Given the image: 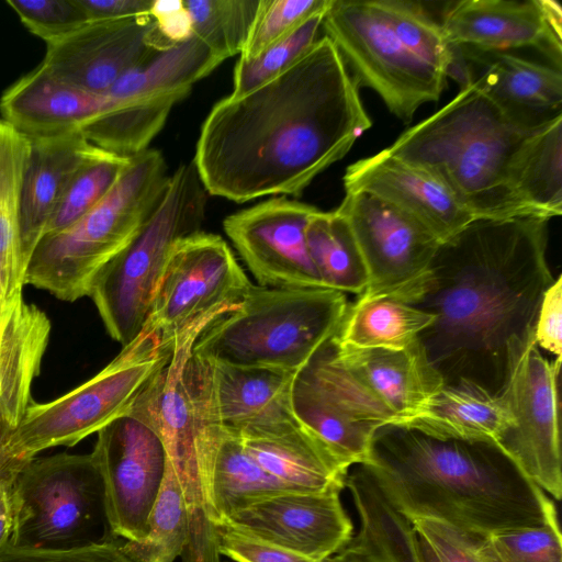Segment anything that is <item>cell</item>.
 I'll return each instance as SVG.
<instances>
[{"mask_svg": "<svg viewBox=\"0 0 562 562\" xmlns=\"http://www.w3.org/2000/svg\"><path fill=\"white\" fill-rule=\"evenodd\" d=\"M371 126L360 87L324 35L277 77L220 100L192 162L215 196H297Z\"/></svg>", "mask_w": 562, "mask_h": 562, "instance_id": "obj_1", "label": "cell"}, {"mask_svg": "<svg viewBox=\"0 0 562 562\" xmlns=\"http://www.w3.org/2000/svg\"><path fill=\"white\" fill-rule=\"evenodd\" d=\"M549 220L475 218L440 241L409 304L434 315L418 341L445 385L501 394L536 344Z\"/></svg>", "mask_w": 562, "mask_h": 562, "instance_id": "obj_2", "label": "cell"}, {"mask_svg": "<svg viewBox=\"0 0 562 562\" xmlns=\"http://www.w3.org/2000/svg\"><path fill=\"white\" fill-rule=\"evenodd\" d=\"M359 465L409 520H439L477 538L539 526L557 514L552 499L494 442L439 439L387 424Z\"/></svg>", "mask_w": 562, "mask_h": 562, "instance_id": "obj_3", "label": "cell"}, {"mask_svg": "<svg viewBox=\"0 0 562 562\" xmlns=\"http://www.w3.org/2000/svg\"><path fill=\"white\" fill-rule=\"evenodd\" d=\"M535 127L512 119L471 82L386 150L436 176L475 218L530 217L512 188L510 172Z\"/></svg>", "mask_w": 562, "mask_h": 562, "instance_id": "obj_4", "label": "cell"}, {"mask_svg": "<svg viewBox=\"0 0 562 562\" xmlns=\"http://www.w3.org/2000/svg\"><path fill=\"white\" fill-rule=\"evenodd\" d=\"M236 306L212 311L179 335L170 359L132 406L158 431L182 492L189 522L183 562H222L207 498V473L224 428L215 409L211 366L192 347L205 327Z\"/></svg>", "mask_w": 562, "mask_h": 562, "instance_id": "obj_5", "label": "cell"}, {"mask_svg": "<svg viewBox=\"0 0 562 562\" xmlns=\"http://www.w3.org/2000/svg\"><path fill=\"white\" fill-rule=\"evenodd\" d=\"M348 305L346 293L328 288L251 285L205 327L192 352L210 362L296 373L337 334Z\"/></svg>", "mask_w": 562, "mask_h": 562, "instance_id": "obj_6", "label": "cell"}, {"mask_svg": "<svg viewBox=\"0 0 562 562\" xmlns=\"http://www.w3.org/2000/svg\"><path fill=\"white\" fill-rule=\"evenodd\" d=\"M169 176L158 150L133 157L108 195L67 228L44 236L24 284L74 302L89 296L100 271L137 235L160 202Z\"/></svg>", "mask_w": 562, "mask_h": 562, "instance_id": "obj_7", "label": "cell"}, {"mask_svg": "<svg viewBox=\"0 0 562 562\" xmlns=\"http://www.w3.org/2000/svg\"><path fill=\"white\" fill-rule=\"evenodd\" d=\"M173 344L139 334L88 381L50 402L31 404L0 449V476L14 480L38 452L72 447L127 413L168 362Z\"/></svg>", "mask_w": 562, "mask_h": 562, "instance_id": "obj_8", "label": "cell"}, {"mask_svg": "<svg viewBox=\"0 0 562 562\" xmlns=\"http://www.w3.org/2000/svg\"><path fill=\"white\" fill-rule=\"evenodd\" d=\"M205 206L206 191L193 162L179 166L150 217L94 280L89 296L109 335L123 347L143 329L173 244L200 232Z\"/></svg>", "mask_w": 562, "mask_h": 562, "instance_id": "obj_9", "label": "cell"}, {"mask_svg": "<svg viewBox=\"0 0 562 562\" xmlns=\"http://www.w3.org/2000/svg\"><path fill=\"white\" fill-rule=\"evenodd\" d=\"M13 496L11 547L70 551L115 542L91 453L32 459L15 475Z\"/></svg>", "mask_w": 562, "mask_h": 562, "instance_id": "obj_10", "label": "cell"}, {"mask_svg": "<svg viewBox=\"0 0 562 562\" xmlns=\"http://www.w3.org/2000/svg\"><path fill=\"white\" fill-rule=\"evenodd\" d=\"M322 27L358 86L373 90L402 122L440 99L447 77L401 42L372 0H330Z\"/></svg>", "mask_w": 562, "mask_h": 562, "instance_id": "obj_11", "label": "cell"}, {"mask_svg": "<svg viewBox=\"0 0 562 562\" xmlns=\"http://www.w3.org/2000/svg\"><path fill=\"white\" fill-rule=\"evenodd\" d=\"M251 285L221 236L182 237L170 250L139 334L172 345L200 317L238 304Z\"/></svg>", "mask_w": 562, "mask_h": 562, "instance_id": "obj_12", "label": "cell"}, {"mask_svg": "<svg viewBox=\"0 0 562 562\" xmlns=\"http://www.w3.org/2000/svg\"><path fill=\"white\" fill-rule=\"evenodd\" d=\"M292 408L297 422L348 468L362 464L378 429L394 423L340 364L331 339L296 372Z\"/></svg>", "mask_w": 562, "mask_h": 562, "instance_id": "obj_13", "label": "cell"}, {"mask_svg": "<svg viewBox=\"0 0 562 562\" xmlns=\"http://www.w3.org/2000/svg\"><path fill=\"white\" fill-rule=\"evenodd\" d=\"M93 456L115 537L139 541L166 475L168 457L154 426L131 409L99 430Z\"/></svg>", "mask_w": 562, "mask_h": 562, "instance_id": "obj_14", "label": "cell"}, {"mask_svg": "<svg viewBox=\"0 0 562 562\" xmlns=\"http://www.w3.org/2000/svg\"><path fill=\"white\" fill-rule=\"evenodd\" d=\"M337 211L348 222L367 268L362 294L395 295L408 303L426 278L440 244L437 236L408 213L366 192L346 193Z\"/></svg>", "mask_w": 562, "mask_h": 562, "instance_id": "obj_15", "label": "cell"}, {"mask_svg": "<svg viewBox=\"0 0 562 562\" xmlns=\"http://www.w3.org/2000/svg\"><path fill=\"white\" fill-rule=\"evenodd\" d=\"M562 360L535 344L503 390L513 416L497 446L527 479L555 501L562 497L558 384Z\"/></svg>", "mask_w": 562, "mask_h": 562, "instance_id": "obj_16", "label": "cell"}, {"mask_svg": "<svg viewBox=\"0 0 562 562\" xmlns=\"http://www.w3.org/2000/svg\"><path fill=\"white\" fill-rule=\"evenodd\" d=\"M316 210L276 196L231 214L223 227L261 286L325 288L305 237L306 225Z\"/></svg>", "mask_w": 562, "mask_h": 562, "instance_id": "obj_17", "label": "cell"}, {"mask_svg": "<svg viewBox=\"0 0 562 562\" xmlns=\"http://www.w3.org/2000/svg\"><path fill=\"white\" fill-rule=\"evenodd\" d=\"M172 45L150 15L97 20L46 44L41 64L78 88L105 94L124 75Z\"/></svg>", "mask_w": 562, "mask_h": 562, "instance_id": "obj_18", "label": "cell"}, {"mask_svg": "<svg viewBox=\"0 0 562 562\" xmlns=\"http://www.w3.org/2000/svg\"><path fill=\"white\" fill-rule=\"evenodd\" d=\"M441 26L454 46L532 48L561 70L562 9L553 0H461L446 3Z\"/></svg>", "mask_w": 562, "mask_h": 562, "instance_id": "obj_19", "label": "cell"}, {"mask_svg": "<svg viewBox=\"0 0 562 562\" xmlns=\"http://www.w3.org/2000/svg\"><path fill=\"white\" fill-rule=\"evenodd\" d=\"M339 494L281 492L250 504L222 525L323 562L353 537Z\"/></svg>", "mask_w": 562, "mask_h": 562, "instance_id": "obj_20", "label": "cell"}, {"mask_svg": "<svg viewBox=\"0 0 562 562\" xmlns=\"http://www.w3.org/2000/svg\"><path fill=\"white\" fill-rule=\"evenodd\" d=\"M342 182L345 193L366 192L389 202L418 220L440 241L475 220L441 180L386 148L349 165Z\"/></svg>", "mask_w": 562, "mask_h": 562, "instance_id": "obj_21", "label": "cell"}, {"mask_svg": "<svg viewBox=\"0 0 562 562\" xmlns=\"http://www.w3.org/2000/svg\"><path fill=\"white\" fill-rule=\"evenodd\" d=\"M29 139L30 154L23 176L20 214L25 271L72 180L83 168L108 153L87 140L81 132Z\"/></svg>", "mask_w": 562, "mask_h": 562, "instance_id": "obj_22", "label": "cell"}, {"mask_svg": "<svg viewBox=\"0 0 562 562\" xmlns=\"http://www.w3.org/2000/svg\"><path fill=\"white\" fill-rule=\"evenodd\" d=\"M209 363L215 409L225 431L240 439L257 438L299 423L292 408L296 373Z\"/></svg>", "mask_w": 562, "mask_h": 562, "instance_id": "obj_23", "label": "cell"}, {"mask_svg": "<svg viewBox=\"0 0 562 562\" xmlns=\"http://www.w3.org/2000/svg\"><path fill=\"white\" fill-rule=\"evenodd\" d=\"M117 101L78 88L40 64L10 86L0 99L2 120L27 137L80 132Z\"/></svg>", "mask_w": 562, "mask_h": 562, "instance_id": "obj_24", "label": "cell"}, {"mask_svg": "<svg viewBox=\"0 0 562 562\" xmlns=\"http://www.w3.org/2000/svg\"><path fill=\"white\" fill-rule=\"evenodd\" d=\"M340 364L378 403L402 424L415 416L445 384L417 340L402 350L338 345Z\"/></svg>", "mask_w": 562, "mask_h": 562, "instance_id": "obj_25", "label": "cell"}, {"mask_svg": "<svg viewBox=\"0 0 562 562\" xmlns=\"http://www.w3.org/2000/svg\"><path fill=\"white\" fill-rule=\"evenodd\" d=\"M459 47L471 82L515 121L537 126L562 114L560 69L507 52Z\"/></svg>", "mask_w": 562, "mask_h": 562, "instance_id": "obj_26", "label": "cell"}, {"mask_svg": "<svg viewBox=\"0 0 562 562\" xmlns=\"http://www.w3.org/2000/svg\"><path fill=\"white\" fill-rule=\"evenodd\" d=\"M50 329L46 313L23 299L0 323V449L31 405Z\"/></svg>", "mask_w": 562, "mask_h": 562, "instance_id": "obj_27", "label": "cell"}, {"mask_svg": "<svg viewBox=\"0 0 562 562\" xmlns=\"http://www.w3.org/2000/svg\"><path fill=\"white\" fill-rule=\"evenodd\" d=\"M346 487L360 519V530L323 562H425L413 522L385 499L362 467L348 473Z\"/></svg>", "mask_w": 562, "mask_h": 562, "instance_id": "obj_28", "label": "cell"}, {"mask_svg": "<svg viewBox=\"0 0 562 562\" xmlns=\"http://www.w3.org/2000/svg\"><path fill=\"white\" fill-rule=\"evenodd\" d=\"M240 440L255 461L290 491L341 492L346 487L350 468L300 423L276 434Z\"/></svg>", "mask_w": 562, "mask_h": 562, "instance_id": "obj_29", "label": "cell"}, {"mask_svg": "<svg viewBox=\"0 0 562 562\" xmlns=\"http://www.w3.org/2000/svg\"><path fill=\"white\" fill-rule=\"evenodd\" d=\"M505 394L470 384L443 385L402 425L439 439L497 443L512 425Z\"/></svg>", "mask_w": 562, "mask_h": 562, "instance_id": "obj_30", "label": "cell"}, {"mask_svg": "<svg viewBox=\"0 0 562 562\" xmlns=\"http://www.w3.org/2000/svg\"><path fill=\"white\" fill-rule=\"evenodd\" d=\"M29 154V137L0 119V323L23 299L20 214Z\"/></svg>", "mask_w": 562, "mask_h": 562, "instance_id": "obj_31", "label": "cell"}, {"mask_svg": "<svg viewBox=\"0 0 562 562\" xmlns=\"http://www.w3.org/2000/svg\"><path fill=\"white\" fill-rule=\"evenodd\" d=\"M512 188L530 217L562 213V114L536 126L520 144L510 172Z\"/></svg>", "mask_w": 562, "mask_h": 562, "instance_id": "obj_32", "label": "cell"}, {"mask_svg": "<svg viewBox=\"0 0 562 562\" xmlns=\"http://www.w3.org/2000/svg\"><path fill=\"white\" fill-rule=\"evenodd\" d=\"M432 321L434 315L400 296L361 294L348 305L333 340L356 348L402 350L414 345Z\"/></svg>", "mask_w": 562, "mask_h": 562, "instance_id": "obj_33", "label": "cell"}, {"mask_svg": "<svg viewBox=\"0 0 562 562\" xmlns=\"http://www.w3.org/2000/svg\"><path fill=\"white\" fill-rule=\"evenodd\" d=\"M285 491L290 490L255 461L237 436L224 430L207 473V498L216 528L250 504Z\"/></svg>", "mask_w": 562, "mask_h": 562, "instance_id": "obj_34", "label": "cell"}, {"mask_svg": "<svg viewBox=\"0 0 562 562\" xmlns=\"http://www.w3.org/2000/svg\"><path fill=\"white\" fill-rule=\"evenodd\" d=\"M221 63L200 38L192 35L124 75L108 94L116 101L175 92L189 94L193 83Z\"/></svg>", "mask_w": 562, "mask_h": 562, "instance_id": "obj_35", "label": "cell"}, {"mask_svg": "<svg viewBox=\"0 0 562 562\" xmlns=\"http://www.w3.org/2000/svg\"><path fill=\"white\" fill-rule=\"evenodd\" d=\"M187 95L175 92L117 101L113 109L89 122L80 132L108 153L133 157L147 149L173 105Z\"/></svg>", "mask_w": 562, "mask_h": 562, "instance_id": "obj_36", "label": "cell"}, {"mask_svg": "<svg viewBox=\"0 0 562 562\" xmlns=\"http://www.w3.org/2000/svg\"><path fill=\"white\" fill-rule=\"evenodd\" d=\"M312 262L325 288L360 295L368 285L367 268L346 218L337 209L316 210L305 229Z\"/></svg>", "mask_w": 562, "mask_h": 562, "instance_id": "obj_37", "label": "cell"}, {"mask_svg": "<svg viewBox=\"0 0 562 562\" xmlns=\"http://www.w3.org/2000/svg\"><path fill=\"white\" fill-rule=\"evenodd\" d=\"M147 527L145 538L139 541L126 540L121 546L133 562H175L182 557L189 538L188 514L169 462Z\"/></svg>", "mask_w": 562, "mask_h": 562, "instance_id": "obj_38", "label": "cell"}, {"mask_svg": "<svg viewBox=\"0 0 562 562\" xmlns=\"http://www.w3.org/2000/svg\"><path fill=\"white\" fill-rule=\"evenodd\" d=\"M401 42L424 61L451 78L458 47L451 45L441 22L418 1L372 0Z\"/></svg>", "mask_w": 562, "mask_h": 562, "instance_id": "obj_39", "label": "cell"}, {"mask_svg": "<svg viewBox=\"0 0 562 562\" xmlns=\"http://www.w3.org/2000/svg\"><path fill=\"white\" fill-rule=\"evenodd\" d=\"M183 5L193 35L223 63L243 52L259 0H183Z\"/></svg>", "mask_w": 562, "mask_h": 562, "instance_id": "obj_40", "label": "cell"}, {"mask_svg": "<svg viewBox=\"0 0 562 562\" xmlns=\"http://www.w3.org/2000/svg\"><path fill=\"white\" fill-rule=\"evenodd\" d=\"M128 161L130 157L106 153L83 168L58 203L44 236L67 228L98 205L113 189Z\"/></svg>", "mask_w": 562, "mask_h": 562, "instance_id": "obj_41", "label": "cell"}, {"mask_svg": "<svg viewBox=\"0 0 562 562\" xmlns=\"http://www.w3.org/2000/svg\"><path fill=\"white\" fill-rule=\"evenodd\" d=\"M327 9L312 15L292 34L268 47L258 57L238 58L231 94H244L277 77L294 64L318 40L317 34Z\"/></svg>", "mask_w": 562, "mask_h": 562, "instance_id": "obj_42", "label": "cell"}, {"mask_svg": "<svg viewBox=\"0 0 562 562\" xmlns=\"http://www.w3.org/2000/svg\"><path fill=\"white\" fill-rule=\"evenodd\" d=\"M484 562H562L558 515L539 526L506 530L479 542Z\"/></svg>", "mask_w": 562, "mask_h": 562, "instance_id": "obj_43", "label": "cell"}, {"mask_svg": "<svg viewBox=\"0 0 562 562\" xmlns=\"http://www.w3.org/2000/svg\"><path fill=\"white\" fill-rule=\"evenodd\" d=\"M330 0H259L247 42L239 58L254 59L288 37L306 20L328 8Z\"/></svg>", "mask_w": 562, "mask_h": 562, "instance_id": "obj_44", "label": "cell"}, {"mask_svg": "<svg viewBox=\"0 0 562 562\" xmlns=\"http://www.w3.org/2000/svg\"><path fill=\"white\" fill-rule=\"evenodd\" d=\"M7 4L46 44L68 36L89 22L78 0H8Z\"/></svg>", "mask_w": 562, "mask_h": 562, "instance_id": "obj_45", "label": "cell"}, {"mask_svg": "<svg viewBox=\"0 0 562 562\" xmlns=\"http://www.w3.org/2000/svg\"><path fill=\"white\" fill-rule=\"evenodd\" d=\"M217 535L220 554L235 562H319L228 525L218 526Z\"/></svg>", "mask_w": 562, "mask_h": 562, "instance_id": "obj_46", "label": "cell"}, {"mask_svg": "<svg viewBox=\"0 0 562 562\" xmlns=\"http://www.w3.org/2000/svg\"><path fill=\"white\" fill-rule=\"evenodd\" d=\"M411 521L418 536L431 546L441 562H484L479 549L483 538L464 533L435 519L416 518Z\"/></svg>", "mask_w": 562, "mask_h": 562, "instance_id": "obj_47", "label": "cell"}, {"mask_svg": "<svg viewBox=\"0 0 562 562\" xmlns=\"http://www.w3.org/2000/svg\"><path fill=\"white\" fill-rule=\"evenodd\" d=\"M0 562H133L116 542L70 551L35 550L7 547Z\"/></svg>", "mask_w": 562, "mask_h": 562, "instance_id": "obj_48", "label": "cell"}, {"mask_svg": "<svg viewBox=\"0 0 562 562\" xmlns=\"http://www.w3.org/2000/svg\"><path fill=\"white\" fill-rule=\"evenodd\" d=\"M539 348L562 360V276L549 285L543 293L535 330Z\"/></svg>", "mask_w": 562, "mask_h": 562, "instance_id": "obj_49", "label": "cell"}, {"mask_svg": "<svg viewBox=\"0 0 562 562\" xmlns=\"http://www.w3.org/2000/svg\"><path fill=\"white\" fill-rule=\"evenodd\" d=\"M150 16L160 35L170 44L184 42L193 35L191 18L183 0H154Z\"/></svg>", "mask_w": 562, "mask_h": 562, "instance_id": "obj_50", "label": "cell"}, {"mask_svg": "<svg viewBox=\"0 0 562 562\" xmlns=\"http://www.w3.org/2000/svg\"><path fill=\"white\" fill-rule=\"evenodd\" d=\"M154 0H78L89 21L150 15Z\"/></svg>", "mask_w": 562, "mask_h": 562, "instance_id": "obj_51", "label": "cell"}, {"mask_svg": "<svg viewBox=\"0 0 562 562\" xmlns=\"http://www.w3.org/2000/svg\"><path fill=\"white\" fill-rule=\"evenodd\" d=\"M13 528V480L0 477V551L10 546Z\"/></svg>", "mask_w": 562, "mask_h": 562, "instance_id": "obj_52", "label": "cell"}, {"mask_svg": "<svg viewBox=\"0 0 562 562\" xmlns=\"http://www.w3.org/2000/svg\"><path fill=\"white\" fill-rule=\"evenodd\" d=\"M419 540L425 562H441L431 546L422 537H419Z\"/></svg>", "mask_w": 562, "mask_h": 562, "instance_id": "obj_53", "label": "cell"}]
</instances>
